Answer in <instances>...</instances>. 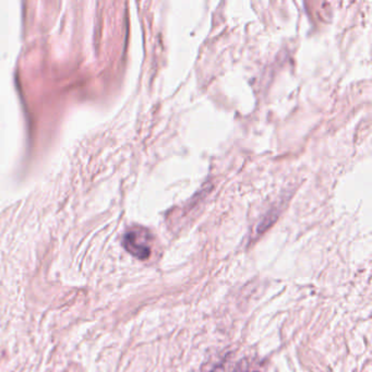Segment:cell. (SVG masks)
<instances>
[{"label": "cell", "mask_w": 372, "mask_h": 372, "mask_svg": "<svg viewBox=\"0 0 372 372\" xmlns=\"http://www.w3.org/2000/svg\"><path fill=\"white\" fill-rule=\"evenodd\" d=\"M150 234L146 229L134 228L125 235L123 247L133 257L145 260L151 255L150 248Z\"/></svg>", "instance_id": "6da1fadb"}]
</instances>
